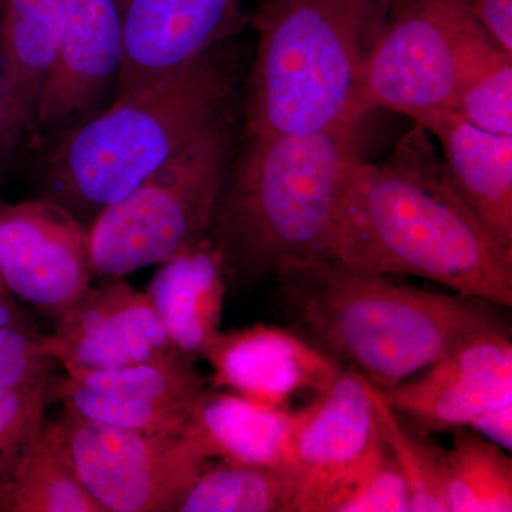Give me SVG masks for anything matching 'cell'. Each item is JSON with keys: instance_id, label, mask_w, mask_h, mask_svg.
Segmentation results:
<instances>
[{"instance_id": "cell-1", "label": "cell", "mask_w": 512, "mask_h": 512, "mask_svg": "<svg viewBox=\"0 0 512 512\" xmlns=\"http://www.w3.org/2000/svg\"><path fill=\"white\" fill-rule=\"evenodd\" d=\"M323 261L412 275L511 308L512 255L468 208L419 124L377 163L357 160L343 185Z\"/></svg>"}, {"instance_id": "cell-2", "label": "cell", "mask_w": 512, "mask_h": 512, "mask_svg": "<svg viewBox=\"0 0 512 512\" xmlns=\"http://www.w3.org/2000/svg\"><path fill=\"white\" fill-rule=\"evenodd\" d=\"M357 126L244 136L208 229L228 281L256 284L326 258L343 185L359 160Z\"/></svg>"}, {"instance_id": "cell-3", "label": "cell", "mask_w": 512, "mask_h": 512, "mask_svg": "<svg viewBox=\"0 0 512 512\" xmlns=\"http://www.w3.org/2000/svg\"><path fill=\"white\" fill-rule=\"evenodd\" d=\"M276 279L289 315L316 346L380 390L423 372L481 330L504 325L491 303L336 262L293 266Z\"/></svg>"}, {"instance_id": "cell-4", "label": "cell", "mask_w": 512, "mask_h": 512, "mask_svg": "<svg viewBox=\"0 0 512 512\" xmlns=\"http://www.w3.org/2000/svg\"><path fill=\"white\" fill-rule=\"evenodd\" d=\"M222 49L114 99L109 109L70 130L47 164V198L80 221H93L225 119L237 66Z\"/></svg>"}, {"instance_id": "cell-5", "label": "cell", "mask_w": 512, "mask_h": 512, "mask_svg": "<svg viewBox=\"0 0 512 512\" xmlns=\"http://www.w3.org/2000/svg\"><path fill=\"white\" fill-rule=\"evenodd\" d=\"M390 0H258L244 136L353 123Z\"/></svg>"}, {"instance_id": "cell-6", "label": "cell", "mask_w": 512, "mask_h": 512, "mask_svg": "<svg viewBox=\"0 0 512 512\" xmlns=\"http://www.w3.org/2000/svg\"><path fill=\"white\" fill-rule=\"evenodd\" d=\"M231 148L227 116L103 208L89 227L93 278L123 279L207 237Z\"/></svg>"}, {"instance_id": "cell-7", "label": "cell", "mask_w": 512, "mask_h": 512, "mask_svg": "<svg viewBox=\"0 0 512 512\" xmlns=\"http://www.w3.org/2000/svg\"><path fill=\"white\" fill-rule=\"evenodd\" d=\"M500 55L471 15L470 0H390L352 121L380 109L412 119L453 107L464 84Z\"/></svg>"}, {"instance_id": "cell-8", "label": "cell", "mask_w": 512, "mask_h": 512, "mask_svg": "<svg viewBox=\"0 0 512 512\" xmlns=\"http://www.w3.org/2000/svg\"><path fill=\"white\" fill-rule=\"evenodd\" d=\"M55 424L74 474L104 512H177L188 488L210 466L183 427L141 433L64 410Z\"/></svg>"}, {"instance_id": "cell-9", "label": "cell", "mask_w": 512, "mask_h": 512, "mask_svg": "<svg viewBox=\"0 0 512 512\" xmlns=\"http://www.w3.org/2000/svg\"><path fill=\"white\" fill-rule=\"evenodd\" d=\"M369 380L345 369L299 410L289 441L296 477L292 512H336L386 454Z\"/></svg>"}, {"instance_id": "cell-10", "label": "cell", "mask_w": 512, "mask_h": 512, "mask_svg": "<svg viewBox=\"0 0 512 512\" xmlns=\"http://www.w3.org/2000/svg\"><path fill=\"white\" fill-rule=\"evenodd\" d=\"M89 228L57 202L0 205V284L57 320L92 282Z\"/></svg>"}, {"instance_id": "cell-11", "label": "cell", "mask_w": 512, "mask_h": 512, "mask_svg": "<svg viewBox=\"0 0 512 512\" xmlns=\"http://www.w3.org/2000/svg\"><path fill=\"white\" fill-rule=\"evenodd\" d=\"M55 400L80 419L141 433L180 430L205 382L194 360L170 349L163 355L109 370L64 369Z\"/></svg>"}, {"instance_id": "cell-12", "label": "cell", "mask_w": 512, "mask_h": 512, "mask_svg": "<svg viewBox=\"0 0 512 512\" xmlns=\"http://www.w3.org/2000/svg\"><path fill=\"white\" fill-rule=\"evenodd\" d=\"M420 433L473 429L485 414L512 406V340L507 326L481 330L433 365L380 390Z\"/></svg>"}, {"instance_id": "cell-13", "label": "cell", "mask_w": 512, "mask_h": 512, "mask_svg": "<svg viewBox=\"0 0 512 512\" xmlns=\"http://www.w3.org/2000/svg\"><path fill=\"white\" fill-rule=\"evenodd\" d=\"M114 99L178 72L247 25L241 0H123Z\"/></svg>"}, {"instance_id": "cell-14", "label": "cell", "mask_w": 512, "mask_h": 512, "mask_svg": "<svg viewBox=\"0 0 512 512\" xmlns=\"http://www.w3.org/2000/svg\"><path fill=\"white\" fill-rule=\"evenodd\" d=\"M204 359L215 389L272 409L286 407L299 393L318 396L345 370L298 333L261 323L218 333Z\"/></svg>"}, {"instance_id": "cell-15", "label": "cell", "mask_w": 512, "mask_h": 512, "mask_svg": "<svg viewBox=\"0 0 512 512\" xmlns=\"http://www.w3.org/2000/svg\"><path fill=\"white\" fill-rule=\"evenodd\" d=\"M56 322L49 336L63 369H117L173 349L147 293L123 279L90 286Z\"/></svg>"}, {"instance_id": "cell-16", "label": "cell", "mask_w": 512, "mask_h": 512, "mask_svg": "<svg viewBox=\"0 0 512 512\" xmlns=\"http://www.w3.org/2000/svg\"><path fill=\"white\" fill-rule=\"evenodd\" d=\"M121 62L120 3L67 0L62 42L40 93L35 126L53 130L86 121L117 83Z\"/></svg>"}, {"instance_id": "cell-17", "label": "cell", "mask_w": 512, "mask_h": 512, "mask_svg": "<svg viewBox=\"0 0 512 512\" xmlns=\"http://www.w3.org/2000/svg\"><path fill=\"white\" fill-rule=\"evenodd\" d=\"M410 120L436 138L458 194L512 255V136L480 130L451 107L423 111Z\"/></svg>"}, {"instance_id": "cell-18", "label": "cell", "mask_w": 512, "mask_h": 512, "mask_svg": "<svg viewBox=\"0 0 512 512\" xmlns=\"http://www.w3.org/2000/svg\"><path fill=\"white\" fill-rule=\"evenodd\" d=\"M66 6L67 0H0L8 151L35 126L40 93L62 42Z\"/></svg>"}, {"instance_id": "cell-19", "label": "cell", "mask_w": 512, "mask_h": 512, "mask_svg": "<svg viewBox=\"0 0 512 512\" xmlns=\"http://www.w3.org/2000/svg\"><path fill=\"white\" fill-rule=\"evenodd\" d=\"M224 261L211 238H202L161 264L147 296L175 350L204 357L221 332L227 293Z\"/></svg>"}, {"instance_id": "cell-20", "label": "cell", "mask_w": 512, "mask_h": 512, "mask_svg": "<svg viewBox=\"0 0 512 512\" xmlns=\"http://www.w3.org/2000/svg\"><path fill=\"white\" fill-rule=\"evenodd\" d=\"M299 410L272 409L234 393L205 390L183 429L214 460L289 467V441Z\"/></svg>"}, {"instance_id": "cell-21", "label": "cell", "mask_w": 512, "mask_h": 512, "mask_svg": "<svg viewBox=\"0 0 512 512\" xmlns=\"http://www.w3.org/2000/svg\"><path fill=\"white\" fill-rule=\"evenodd\" d=\"M0 512H104L74 474L55 421L45 420L8 480Z\"/></svg>"}, {"instance_id": "cell-22", "label": "cell", "mask_w": 512, "mask_h": 512, "mask_svg": "<svg viewBox=\"0 0 512 512\" xmlns=\"http://www.w3.org/2000/svg\"><path fill=\"white\" fill-rule=\"evenodd\" d=\"M443 480L447 512L512 511L511 457L474 430H453L443 448Z\"/></svg>"}, {"instance_id": "cell-23", "label": "cell", "mask_w": 512, "mask_h": 512, "mask_svg": "<svg viewBox=\"0 0 512 512\" xmlns=\"http://www.w3.org/2000/svg\"><path fill=\"white\" fill-rule=\"evenodd\" d=\"M295 494L291 468L220 461L202 471L177 512H292Z\"/></svg>"}, {"instance_id": "cell-24", "label": "cell", "mask_w": 512, "mask_h": 512, "mask_svg": "<svg viewBox=\"0 0 512 512\" xmlns=\"http://www.w3.org/2000/svg\"><path fill=\"white\" fill-rule=\"evenodd\" d=\"M380 436L410 490V511L447 512L443 480V448L427 441V434L410 426L369 382Z\"/></svg>"}, {"instance_id": "cell-25", "label": "cell", "mask_w": 512, "mask_h": 512, "mask_svg": "<svg viewBox=\"0 0 512 512\" xmlns=\"http://www.w3.org/2000/svg\"><path fill=\"white\" fill-rule=\"evenodd\" d=\"M55 377L0 390V483L8 480L46 420L55 402Z\"/></svg>"}, {"instance_id": "cell-26", "label": "cell", "mask_w": 512, "mask_h": 512, "mask_svg": "<svg viewBox=\"0 0 512 512\" xmlns=\"http://www.w3.org/2000/svg\"><path fill=\"white\" fill-rule=\"evenodd\" d=\"M468 123L497 136H512V59L500 55L474 74L451 107Z\"/></svg>"}, {"instance_id": "cell-27", "label": "cell", "mask_w": 512, "mask_h": 512, "mask_svg": "<svg viewBox=\"0 0 512 512\" xmlns=\"http://www.w3.org/2000/svg\"><path fill=\"white\" fill-rule=\"evenodd\" d=\"M56 363L50 336L33 328H0V390L47 379Z\"/></svg>"}, {"instance_id": "cell-28", "label": "cell", "mask_w": 512, "mask_h": 512, "mask_svg": "<svg viewBox=\"0 0 512 512\" xmlns=\"http://www.w3.org/2000/svg\"><path fill=\"white\" fill-rule=\"evenodd\" d=\"M410 490L387 450L376 470L339 505L336 512H410Z\"/></svg>"}, {"instance_id": "cell-29", "label": "cell", "mask_w": 512, "mask_h": 512, "mask_svg": "<svg viewBox=\"0 0 512 512\" xmlns=\"http://www.w3.org/2000/svg\"><path fill=\"white\" fill-rule=\"evenodd\" d=\"M470 10L494 45L512 59V0H470Z\"/></svg>"}, {"instance_id": "cell-30", "label": "cell", "mask_w": 512, "mask_h": 512, "mask_svg": "<svg viewBox=\"0 0 512 512\" xmlns=\"http://www.w3.org/2000/svg\"><path fill=\"white\" fill-rule=\"evenodd\" d=\"M32 328L28 319L23 315L22 309L15 301V296L10 295L3 285L0 284V328Z\"/></svg>"}, {"instance_id": "cell-31", "label": "cell", "mask_w": 512, "mask_h": 512, "mask_svg": "<svg viewBox=\"0 0 512 512\" xmlns=\"http://www.w3.org/2000/svg\"><path fill=\"white\" fill-rule=\"evenodd\" d=\"M5 116H6V99H5V76H3L2 60H0V158L8 153L5 140Z\"/></svg>"}]
</instances>
